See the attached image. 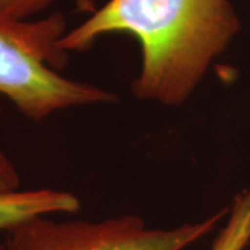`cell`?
I'll use <instances>...</instances> for the list:
<instances>
[{
	"label": "cell",
	"instance_id": "2",
	"mask_svg": "<svg viewBox=\"0 0 250 250\" xmlns=\"http://www.w3.org/2000/svg\"><path fill=\"white\" fill-rule=\"evenodd\" d=\"M65 32V18L59 13L36 21L0 18V95L32 121L65 108L116 100L107 90L56 71L68 60V52L59 45Z\"/></svg>",
	"mask_w": 250,
	"mask_h": 250
},
{
	"label": "cell",
	"instance_id": "5",
	"mask_svg": "<svg viewBox=\"0 0 250 250\" xmlns=\"http://www.w3.org/2000/svg\"><path fill=\"white\" fill-rule=\"evenodd\" d=\"M250 242V188L235 197L228 220L213 242L211 250H243Z\"/></svg>",
	"mask_w": 250,
	"mask_h": 250
},
{
	"label": "cell",
	"instance_id": "1",
	"mask_svg": "<svg viewBox=\"0 0 250 250\" xmlns=\"http://www.w3.org/2000/svg\"><path fill=\"white\" fill-rule=\"evenodd\" d=\"M241 31L231 0H108L59 42L86 50L106 34H129L141 45L132 93L163 106L187 102L211 64Z\"/></svg>",
	"mask_w": 250,
	"mask_h": 250
},
{
	"label": "cell",
	"instance_id": "9",
	"mask_svg": "<svg viewBox=\"0 0 250 250\" xmlns=\"http://www.w3.org/2000/svg\"><path fill=\"white\" fill-rule=\"evenodd\" d=\"M0 250H4V246H3V245H0Z\"/></svg>",
	"mask_w": 250,
	"mask_h": 250
},
{
	"label": "cell",
	"instance_id": "6",
	"mask_svg": "<svg viewBox=\"0 0 250 250\" xmlns=\"http://www.w3.org/2000/svg\"><path fill=\"white\" fill-rule=\"evenodd\" d=\"M54 0H0V18L24 21L47 9Z\"/></svg>",
	"mask_w": 250,
	"mask_h": 250
},
{
	"label": "cell",
	"instance_id": "7",
	"mask_svg": "<svg viewBox=\"0 0 250 250\" xmlns=\"http://www.w3.org/2000/svg\"><path fill=\"white\" fill-rule=\"evenodd\" d=\"M20 175L7 154L0 149V193L20 189Z\"/></svg>",
	"mask_w": 250,
	"mask_h": 250
},
{
	"label": "cell",
	"instance_id": "3",
	"mask_svg": "<svg viewBox=\"0 0 250 250\" xmlns=\"http://www.w3.org/2000/svg\"><path fill=\"white\" fill-rule=\"evenodd\" d=\"M228 214L221 210L197 223L150 228L138 215L102 221H53L36 217L10 229L4 250H184L211 232Z\"/></svg>",
	"mask_w": 250,
	"mask_h": 250
},
{
	"label": "cell",
	"instance_id": "4",
	"mask_svg": "<svg viewBox=\"0 0 250 250\" xmlns=\"http://www.w3.org/2000/svg\"><path fill=\"white\" fill-rule=\"evenodd\" d=\"M80 199L70 192L41 188L0 193V231L9 232L36 217L77 213Z\"/></svg>",
	"mask_w": 250,
	"mask_h": 250
},
{
	"label": "cell",
	"instance_id": "8",
	"mask_svg": "<svg viewBox=\"0 0 250 250\" xmlns=\"http://www.w3.org/2000/svg\"><path fill=\"white\" fill-rule=\"evenodd\" d=\"M77 9L80 10L81 13H95L96 7H95V1L93 0H75Z\"/></svg>",
	"mask_w": 250,
	"mask_h": 250
}]
</instances>
